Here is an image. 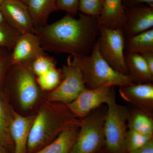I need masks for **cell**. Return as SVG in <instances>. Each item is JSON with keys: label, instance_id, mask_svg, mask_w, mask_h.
<instances>
[{"label": "cell", "instance_id": "cell-32", "mask_svg": "<svg viewBox=\"0 0 153 153\" xmlns=\"http://www.w3.org/2000/svg\"><path fill=\"white\" fill-rule=\"evenodd\" d=\"M5 22L4 19V17H3L2 14L0 11V23H2V22Z\"/></svg>", "mask_w": 153, "mask_h": 153}, {"label": "cell", "instance_id": "cell-12", "mask_svg": "<svg viewBox=\"0 0 153 153\" xmlns=\"http://www.w3.org/2000/svg\"><path fill=\"white\" fill-rule=\"evenodd\" d=\"M40 40L34 33L21 34L11 51V64H32L33 61L45 53Z\"/></svg>", "mask_w": 153, "mask_h": 153}, {"label": "cell", "instance_id": "cell-31", "mask_svg": "<svg viewBox=\"0 0 153 153\" xmlns=\"http://www.w3.org/2000/svg\"><path fill=\"white\" fill-rule=\"evenodd\" d=\"M0 153H10V151L5 148L0 147Z\"/></svg>", "mask_w": 153, "mask_h": 153}, {"label": "cell", "instance_id": "cell-3", "mask_svg": "<svg viewBox=\"0 0 153 153\" xmlns=\"http://www.w3.org/2000/svg\"><path fill=\"white\" fill-rule=\"evenodd\" d=\"M72 62L82 73L85 86L89 89L105 86H128L134 84L130 76L115 70L102 57L97 41L90 54L71 56Z\"/></svg>", "mask_w": 153, "mask_h": 153}, {"label": "cell", "instance_id": "cell-27", "mask_svg": "<svg viewBox=\"0 0 153 153\" xmlns=\"http://www.w3.org/2000/svg\"><path fill=\"white\" fill-rule=\"evenodd\" d=\"M79 0H57L58 10L65 11L74 16L79 11Z\"/></svg>", "mask_w": 153, "mask_h": 153}, {"label": "cell", "instance_id": "cell-5", "mask_svg": "<svg viewBox=\"0 0 153 153\" xmlns=\"http://www.w3.org/2000/svg\"><path fill=\"white\" fill-rule=\"evenodd\" d=\"M106 105L104 127L105 153H125L124 141L128 130L130 109L117 104L115 95Z\"/></svg>", "mask_w": 153, "mask_h": 153}, {"label": "cell", "instance_id": "cell-17", "mask_svg": "<svg viewBox=\"0 0 153 153\" xmlns=\"http://www.w3.org/2000/svg\"><path fill=\"white\" fill-rule=\"evenodd\" d=\"M27 5L35 29L47 25L50 15L58 10L57 0H28Z\"/></svg>", "mask_w": 153, "mask_h": 153}, {"label": "cell", "instance_id": "cell-21", "mask_svg": "<svg viewBox=\"0 0 153 153\" xmlns=\"http://www.w3.org/2000/svg\"><path fill=\"white\" fill-rule=\"evenodd\" d=\"M126 53L141 54L153 52V29H151L132 37L125 38Z\"/></svg>", "mask_w": 153, "mask_h": 153}, {"label": "cell", "instance_id": "cell-16", "mask_svg": "<svg viewBox=\"0 0 153 153\" xmlns=\"http://www.w3.org/2000/svg\"><path fill=\"white\" fill-rule=\"evenodd\" d=\"M125 59L128 75L134 83H152L153 74L141 55L137 53H126Z\"/></svg>", "mask_w": 153, "mask_h": 153}, {"label": "cell", "instance_id": "cell-18", "mask_svg": "<svg viewBox=\"0 0 153 153\" xmlns=\"http://www.w3.org/2000/svg\"><path fill=\"white\" fill-rule=\"evenodd\" d=\"M127 127L128 129L144 135L153 136V115L137 108L130 110Z\"/></svg>", "mask_w": 153, "mask_h": 153}, {"label": "cell", "instance_id": "cell-25", "mask_svg": "<svg viewBox=\"0 0 153 153\" xmlns=\"http://www.w3.org/2000/svg\"><path fill=\"white\" fill-rule=\"evenodd\" d=\"M56 67L55 60L45 52L38 56L31 64V68L36 77Z\"/></svg>", "mask_w": 153, "mask_h": 153}, {"label": "cell", "instance_id": "cell-9", "mask_svg": "<svg viewBox=\"0 0 153 153\" xmlns=\"http://www.w3.org/2000/svg\"><path fill=\"white\" fill-rule=\"evenodd\" d=\"M115 95L113 86L93 89L85 88L75 100L67 105L75 116L82 119L103 104H107Z\"/></svg>", "mask_w": 153, "mask_h": 153}, {"label": "cell", "instance_id": "cell-26", "mask_svg": "<svg viewBox=\"0 0 153 153\" xmlns=\"http://www.w3.org/2000/svg\"><path fill=\"white\" fill-rule=\"evenodd\" d=\"M104 0H79V11L86 16L98 18L101 14Z\"/></svg>", "mask_w": 153, "mask_h": 153}, {"label": "cell", "instance_id": "cell-7", "mask_svg": "<svg viewBox=\"0 0 153 153\" xmlns=\"http://www.w3.org/2000/svg\"><path fill=\"white\" fill-rule=\"evenodd\" d=\"M10 69V84L18 96L20 105L24 110L32 108L38 101L41 89L31 64L12 65Z\"/></svg>", "mask_w": 153, "mask_h": 153}, {"label": "cell", "instance_id": "cell-15", "mask_svg": "<svg viewBox=\"0 0 153 153\" xmlns=\"http://www.w3.org/2000/svg\"><path fill=\"white\" fill-rule=\"evenodd\" d=\"M125 15L123 0H104L97 21L101 27L112 30L122 29Z\"/></svg>", "mask_w": 153, "mask_h": 153}, {"label": "cell", "instance_id": "cell-29", "mask_svg": "<svg viewBox=\"0 0 153 153\" xmlns=\"http://www.w3.org/2000/svg\"><path fill=\"white\" fill-rule=\"evenodd\" d=\"M144 59L147 66L153 74V52H147L140 54Z\"/></svg>", "mask_w": 153, "mask_h": 153}, {"label": "cell", "instance_id": "cell-23", "mask_svg": "<svg viewBox=\"0 0 153 153\" xmlns=\"http://www.w3.org/2000/svg\"><path fill=\"white\" fill-rule=\"evenodd\" d=\"M153 138V136L144 135L128 129L124 141L125 152H129L142 147Z\"/></svg>", "mask_w": 153, "mask_h": 153}, {"label": "cell", "instance_id": "cell-24", "mask_svg": "<svg viewBox=\"0 0 153 153\" xmlns=\"http://www.w3.org/2000/svg\"><path fill=\"white\" fill-rule=\"evenodd\" d=\"M21 35L5 22L0 23V48L11 51Z\"/></svg>", "mask_w": 153, "mask_h": 153}, {"label": "cell", "instance_id": "cell-35", "mask_svg": "<svg viewBox=\"0 0 153 153\" xmlns=\"http://www.w3.org/2000/svg\"><path fill=\"white\" fill-rule=\"evenodd\" d=\"M0 147H1V146H0Z\"/></svg>", "mask_w": 153, "mask_h": 153}, {"label": "cell", "instance_id": "cell-14", "mask_svg": "<svg viewBox=\"0 0 153 153\" xmlns=\"http://www.w3.org/2000/svg\"><path fill=\"white\" fill-rule=\"evenodd\" d=\"M34 117L22 115L13 108L10 128L13 153H27L28 136Z\"/></svg>", "mask_w": 153, "mask_h": 153}, {"label": "cell", "instance_id": "cell-19", "mask_svg": "<svg viewBox=\"0 0 153 153\" xmlns=\"http://www.w3.org/2000/svg\"><path fill=\"white\" fill-rule=\"evenodd\" d=\"M79 129L63 132L52 142L34 153H69L76 139Z\"/></svg>", "mask_w": 153, "mask_h": 153}, {"label": "cell", "instance_id": "cell-10", "mask_svg": "<svg viewBox=\"0 0 153 153\" xmlns=\"http://www.w3.org/2000/svg\"><path fill=\"white\" fill-rule=\"evenodd\" d=\"M5 22L21 34L34 33L27 6L20 0H6L0 6Z\"/></svg>", "mask_w": 153, "mask_h": 153}, {"label": "cell", "instance_id": "cell-34", "mask_svg": "<svg viewBox=\"0 0 153 153\" xmlns=\"http://www.w3.org/2000/svg\"><path fill=\"white\" fill-rule=\"evenodd\" d=\"M6 0H0V6L2 4H3L4 2Z\"/></svg>", "mask_w": 153, "mask_h": 153}, {"label": "cell", "instance_id": "cell-13", "mask_svg": "<svg viewBox=\"0 0 153 153\" xmlns=\"http://www.w3.org/2000/svg\"><path fill=\"white\" fill-rule=\"evenodd\" d=\"M120 95L124 100L138 108L153 114L152 83L135 84L120 87Z\"/></svg>", "mask_w": 153, "mask_h": 153}, {"label": "cell", "instance_id": "cell-4", "mask_svg": "<svg viewBox=\"0 0 153 153\" xmlns=\"http://www.w3.org/2000/svg\"><path fill=\"white\" fill-rule=\"evenodd\" d=\"M101 106L82 119L69 153H105L104 127L107 106Z\"/></svg>", "mask_w": 153, "mask_h": 153}, {"label": "cell", "instance_id": "cell-33", "mask_svg": "<svg viewBox=\"0 0 153 153\" xmlns=\"http://www.w3.org/2000/svg\"><path fill=\"white\" fill-rule=\"evenodd\" d=\"M20 1H22L23 2V3H25V4H27L28 0H20Z\"/></svg>", "mask_w": 153, "mask_h": 153}, {"label": "cell", "instance_id": "cell-11", "mask_svg": "<svg viewBox=\"0 0 153 153\" xmlns=\"http://www.w3.org/2000/svg\"><path fill=\"white\" fill-rule=\"evenodd\" d=\"M122 30L125 38L152 29L153 7L143 4L125 8Z\"/></svg>", "mask_w": 153, "mask_h": 153}, {"label": "cell", "instance_id": "cell-6", "mask_svg": "<svg viewBox=\"0 0 153 153\" xmlns=\"http://www.w3.org/2000/svg\"><path fill=\"white\" fill-rule=\"evenodd\" d=\"M97 41L100 55L110 66L119 73L128 75L125 59V37L122 29L100 27Z\"/></svg>", "mask_w": 153, "mask_h": 153}, {"label": "cell", "instance_id": "cell-1", "mask_svg": "<svg viewBox=\"0 0 153 153\" xmlns=\"http://www.w3.org/2000/svg\"><path fill=\"white\" fill-rule=\"evenodd\" d=\"M100 26L97 18L67 14L61 19L35 29L45 52L68 54L72 57L90 54L97 41Z\"/></svg>", "mask_w": 153, "mask_h": 153}, {"label": "cell", "instance_id": "cell-2", "mask_svg": "<svg viewBox=\"0 0 153 153\" xmlns=\"http://www.w3.org/2000/svg\"><path fill=\"white\" fill-rule=\"evenodd\" d=\"M82 120L75 116L67 105L44 100L30 128L27 153L40 150L63 131L79 128Z\"/></svg>", "mask_w": 153, "mask_h": 153}, {"label": "cell", "instance_id": "cell-20", "mask_svg": "<svg viewBox=\"0 0 153 153\" xmlns=\"http://www.w3.org/2000/svg\"><path fill=\"white\" fill-rule=\"evenodd\" d=\"M13 109L0 98V146L13 152V144L10 133Z\"/></svg>", "mask_w": 153, "mask_h": 153}, {"label": "cell", "instance_id": "cell-30", "mask_svg": "<svg viewBox=\"0 0 153 153\" xmlns=\"http://www.w3.org/2000/svg\"><path fill=\"white\" fill-rule=\"evenodd\" d=\"M126 153H153V138L142 147Z\"/></svg>", "mask_w": 153, "mask_h": 153}, {"label": "cell", "instance_id": "cell-28", "mask_svg": "<svg viewBox=\"0 0 153 153\" xmlns=\"http://www.w3.org/2000/svg\"><path fill=\"white\" fill-rule=\"evenodd\" d=\"M123 4L125 8L143 4H144L153 7V0H123Z\"/></svg>", "mask_w": 153, "mask_h": 153}, {"label": "cell", "instance_id": "cell-22", "mask_svg": "<svg viewBox=\"0 0 153 153\" xmlns=\"http://www.w3.org/2000/svg\"><path fill=\"white\" fill-rule=\"evenodd\" d=\"M36 78L40 89L50 91L60 84L63 79V75L61 69H58L56 67Z\"/></svg>", "mask_w": 153, "mask_h": 153}, {"label": "cell", "instance_id": "cell-8", "mask_svg": "<svg viewBox=\"0 0 153 153\" xmlns=\"http://www.w3.org/2000/svg\"><path fill=\"white\" fill-rule=\"evenodd\" d=\"M63 78L55 89L49 91L46 100L51 102L68 105L86 88L82 73L73 63L69 55L62 69Z\"/></svg>", "mask_w": 153, "mask_h": 153}]
</instances>
